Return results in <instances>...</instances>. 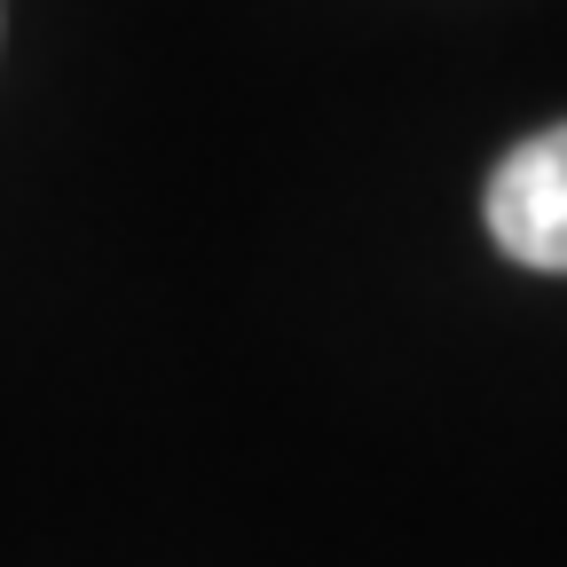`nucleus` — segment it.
Segmentation results:
<instances>
[{
    "label": "nucleus",
    "mask_w": 567,
    "mask_h": 567,
    "mask_svg": "<svg viewBox=\"0 0 567 567\" xmlns=\"http://www.w3.org/2000/svg\"><path fill=\"white\" fill-rule=\"evenodd\" d=\"M488 237L536 276H567V126L528 134L488 174Z\"/></svg>",
    "instance_id": "nucleus-1"
}]
</instances>
